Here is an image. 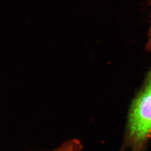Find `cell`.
<instances>
[{
    "label": "cell",
    "instance_id": "1",
    "mask_svg": "<svg viewBox=\"0 0 151 151\" xmlns=\"http://www.w3.org/2000/svg\"><path fill=\"white\" fill-rule=\"evenodd\" d=\"M151 140V67L130 105L120 151H145Z\"/></svg>",
    "mask_w": 151,
    "mask_h": 151
},
{
    "label": "cell",
    "instance_id": "3",
    "mask_svg": "<svg viewBox=\"0 0 151 151\" xmlns=\"http://www.w3.org/2000/svg\"><path fill=\"white\" fill-rule=\"evenodd\" d=\"M150 4L151 5V1L150 2ZM148 35H149V39H148V40L147 41V43L146 44V50L148 52H151V25H150Z\"/></svg>",
    "mask_w": 151,
    "mask_h": 151
},
{
    "label": "cell",
    "instance_id": "2",
    "mask_svg": "<svg viewBox=\"0 0 151 151\" xmlns=\"http://www.w3.org/2000/svg\"><path fill=\"white\" fill-rule=\"evenodd\" d=\"M83 148L81 141L77 139H72L65 141L60 147L51 151H82Z\"/></svg>",
    "mask_w": 151,
    "mask_h": 151
}]
</instances>
